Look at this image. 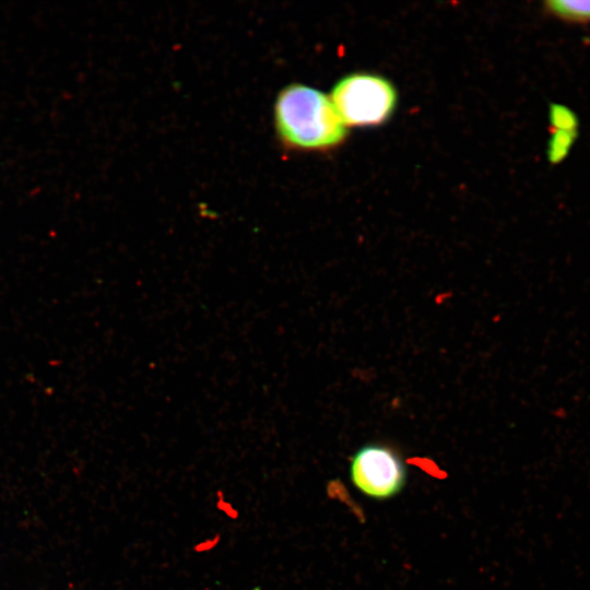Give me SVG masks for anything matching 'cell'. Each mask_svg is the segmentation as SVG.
<instances>
[{
	"instance_id": "obj_5",
	"label": "cell",
	"mask_w": 590,
	"mask_h": 590,
	"mask_svg": "<svg viewBox=\"0 0 590 590\" xmlns=\"http://www.w3.org/2000/svg\"><path fill=\"white\" fill-rule=\"evenodd\" d=\"M577 138V130L553 129L547 150V156L552 163H558L565 158Z\"/></svg>"
},
{
	"instance_id": "obj_6",
	"label": "cell",
	"mask_w": 590,
	"mask_h": 590,
	"mask_svg": "<svg viewBox=\"0 0 590 590\" xmlns=\"http://www.w3.org/2000/svg\"><path fill=\"white\" fill-rule=\"evenodd\" d=\"M550 122L553 129L578 130L576 115L564 105L553 104L550 107Z\"/></svg>"
},
{
	"instance_id": "obj_3",
	"label": "cell",
	"mask_w": 590,
	"mask_h": 590,
	"mask_svg": "<svg viewBox=\"0 0 590 590\" xmlns=\"http://www.w3.org/2000/svg\"><path fill=\"white\" fill-rule=\"evenodd\" d=\"M408 467L401 453L385 442H367L350 461V480L365 497L384 502L398 496L408 482Z\"/></svg>"
},
{
	"instance_id": "obj_4",
	"label": "cell",
	"mask_w": 590,
	"mask_h": 590,
	"mask_svg": "<svg viewBox=\"0 0 590 590\" xmlns=\"http://www.w3.org/2000/svg\"><path fill=\"white\" fill-rule=\"evenodd\" d=\"M545 10L569 23H590V1L552 0L545 3Z\"/></svg>"
},
{
	"instance_id": "obj_1",
	"label": "cell",
	"mask_w": 590,
	"mask_h": 590,
	"mask_svg": "<svg viewBox=\"0 0 590 590\" xmlns=\"http://www.w3.org/2000/svg\"><path fill=\"white\" fill-rule=\"evenodd\" d=\"M274 125L280 140L295 150H329L346 135V126L330 97L299 83L284 87L278 95Z\"/></svg>"
},
{
	"instance_id": "obj_2",
	"label": "cell",
	"mask_w": 590,
	"mask_h": 590,
	"mask_svg": "<svg viewBox=\"0 0 590 590\" xmlns=\"http://www.w3.org/2000/svg\"><path fill=\"white\" fill-rule=\"evenodd\" d=\"M330 99L345 126L370 127L393 113L397 92L390 81L371 73H353L332 88Z\"/></svg>"
}]
</instances>
